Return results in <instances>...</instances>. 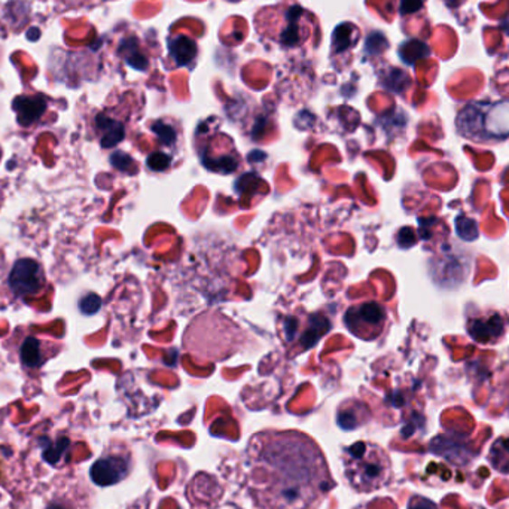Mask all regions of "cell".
I'll list each match as a JSON object with an SVG mask.
<instances>
[{
	"instance_id": "cell-1",
	"label": "cell",
	"mask_w": 509,
	"mask_h": 509,
	"mask_svg": "<svg viewBox=\"0 0 509 509\" xmlns=\"http://www.w3.org/2000/svg\"><path fill=\"white\" fill-rule=\"evenodd\" d=\"M249 488L258 508L316 509L334 487L319 447L299 432H262L249 446Z\"/></svg>"
},
{
	"instance_id": "cell-2",
	"label": "cell",
	"mask_w": 509,
	"mask_h": 509,
	"mask_svg": "<svg viewBox=\"0 0 509 509\" xmlns=\"http://www.w3.org/2000/svg\"><path fill=\"white\" fill-rule=\"evenodd\" d=\"M343 463L347 480L358 492H375L391 481V462L388 453L372 442L361 441L345 447Z\"/></svg>"
},
{
	"instance_id": "cell-3",
	"label": "cell",
	"mask_w": 509,
	"mask_h": 509,
	"mask_svg": "<svg viewBox=\"0 0 509 509\" xmlns=\"http://www.w3.org/2000/svg\"><path fill=\"white\" fill-rule=\"evenodd\" d=\"M460 133L472 139H499L509 136V103H476L467 106L457 118Z\"/></svg>"
},
{
	"instance_id": "cell-4",
	"label": "cell",
	"mask_w": 509,
	"mask_h": 509,
	"mask_svg": "<svg viewBox=\"0 0 509 509\" xmlns=\"http://www.w3.org/2000/svg\"><path fill=\"white\" fill-rule=\"evenodd\" d=\"M6 285L14 297L32 298L43 294L47 289V274L38 261L23 258L14 264Z\"/></svg>"
},
{
	"instance_id": "cell-5",
	"label": "cell",
	"mask_w": 509,
	"mask_h": 509,
	"mask_svg": "<svg viewBox=\"0 0 509 509\" xmlns=\"http://www.w3.org/2000/svg\"><path fill=\"white\" fill-rule=\"evenodd\" d=\"M60 352L59 343L50 338L27 335L18 347V356L27 370H39Z\"/></svg>"
},
{
	"instance_id": "cell-6",
	"label": "cell",
	"mask_w": 509,
	"mask_h": 509,
	"mask_svg": "<svg viewBox=\"0 0 509 509\" xmlns=\"http://www.w3.org/2000/svg\"><path fill=\"white\" fill-rule=\"evenodd\" d=\"M130 472V459L126 455H105L91 467V480L99 485H117Z\"/></svg>"
},
{
	"instance_id": "cell-7",
	"label": "cell",
	"mask_w": 509,
	"mask_h": 509,
	"mask_svg": "<svg viewBox=\"0 0 509 509\" xmlns=\"http://www.w3.org/2000/svg\"><path fill=\"white\" fill-rule=\"evenodd\" d=\"M13 109L17 114L18 124L25 128L38 124L48 109V99L43 94H23L15 98Z\"/></svg>"
},
{
	"instance_id": "cell-8",
	"label": "cell",
	"mask_w": 509,
	"mask_h": 509,
	"mask_svg": "<svg viewBox=\"0 0 509 509\" xmlns=\"http://www.w3.org/2000/svg\"><path fill=\"white\" fill-rule=\"evenodd\" d=\"M386 313L384 308L377 303H365L359 307L352 308L345 315V324L350 331H353L359 325H365L363 328H382Z\"/></svg>"
},
{
	"instance_id": "cell-9",
	"label": "cell",
	"mask_w": 509,
	"mask_h": 509,
	"mask_svg": "<svg viewBox=\"0 0 509 509\" xmlns=\"http://www.w3.org/2000/svg\"><path fill=\"white\" fill-rule=\"evenodd\" d=\"M504 329H505V324L499 315L490 316L487 319L472 320L469 324V333L480 343H487L492 338L501 337Z\"/></svg>"
},
{
	"instance_id": "cell-10",
	"label": "cell",
	"mask_w": 509,
	"mask_h": 509,
	"mask_svg": "<svg viewBox=\"0 0 509 509\" xmlns=\"http://www.w3.org/2000/svg\"><path fill=\"white\" fill-rule=\"evenodd\" d=\"M304 15V9L299 6H292L287 9L285 15V25H283L282 33L278 36V41L287 47H294L297 43L301 42V18Z\"/></svg>"
},
{
	"instance_id": "cell-11",
	"label": "cell",
	"mask_w": 509,
	"mask_h": 509,
	"mask_svg": "<svg viewBox=\"0 0 509 509\" xmlns=\"http://www.w3.org/2000/svg\"><path fill=\"white\" fill-rule=\"evenodd\" d=\"M96 127L100 133V144L103 147H114L124 139V126L115 121L108 115L100 114L96 117Z\"/></svg>"
},
{
	"instance_id": "cell-12",
	"label": "cell",
	"mask_w": 509,
	"mask_h": 509,
	"mask_svg": "<svg viewBox=\"0 0 509 509\" xmlns=\"http://www.w3.org/2000/svg\"><path fill=\"white\" fill-rule=\"evenodd\" d=\"M197 52V43L188 36H177L170 41V55L177 66H190Z\"/></svg>"
},
{
	"instance_id": "cell-13",
	"label": "cell",
	"mask_w": 509,
	"mask_h": 509,
	"mask_svg": "<svg viewBox=\"0 0 509 509\" xmlns=\"http://www.w3.org/2000/svg\"><path fill=\"white\" fill-rule=\"evenodd\" d=\"M488 460L492 463L493 469L501 474H509V438L502 437L490 447Z\"/></svg>"
},
{
	"instance_id": "cell-14",
	"label": "cell",
	"mask_w": 509,
	"mask_h": 509,
	"mask_svg": "<svg viewBox=\"0 0 509 509\" xmlns=\"http://www.w3.org/2000/svg\"><path fill=\"white\" fill-rule=\"evenodd\" d=\"M119 54L136 71H142L144 72V71H146L147 66H149V61L140 52L139 45H137V41L135 38H127L122 41L121 47H119Z\"/></svg>"
},
{
	"instance_id": "cell-15",
	"label": "cell",
	"mask_w": 509,
	"mask_h": 509,
	"mask_svg": "<svg viewBox=\"0 0 509 509\" xmlns=\"http://www.w3.org/2000/svg\"><path fill=\"white\" fill-rule=\"evenodd\" d=\"M430 50L425 42H421L419 39H410L407 42L402 43L400 48V57L404 63L414 66L419 60L429 57Z\"/></svg>"
},
{
	"instance_id": "cell-16",
	"label": "cell",
	"mask_w": 509,
	"mask_h": 509,
	"mask_svg": "<svg viewBox=\"0 0 509 509\" xmlns=\"http://www.w3.org/2000/svg\"><path fill=\"white\" fill-rule=\"evenodd\" d=\"M329 329V322L324 316L316 315L310 317V324L306 333L303 334L304 349H310L317 343L320 335Z\"/></svg>"
},
{
	"instance_id": "cell-17",
	"label": "cell",
	"mask_w": 509,
	"mask_h": 509,
	"mask_svg": "<svg viewBox=\"0 0 509 509\" xmlns=\"http://www.w3.org/2000/svg\"><path fill=\"white\" fill-rule=\"evenodd\" d=\"M354 25L344 23V24L338 25L335 32H334L333 47L335 52H344L349 48L353 47L358 38H352L353 34Z\"/></svg>"
},
{
	"instance_id": "cell-18",
	"label": "cell",
	"mask_w": 509,
	"mask_h": 509,
	"mask_svg": "<svg viewBox=\"0 0 509 509\" xmlns=\"http://www.w3.org/2000/svg\"><path fill=\"white\" fill-rule=\"evenodd\" d=\"M456 231L459 234L463 240H476L478 237V225L474 219L465 218V216H457L456 219Z\"/></svg>"
},
{
	"instance_id": "cell-19",
	"label": "cell",
	"mask_w": 509,
	"mask_h": 509,
	"mask_svg": "<svg viewBox=\"0 0 509 509\" xmlns=\"http://www.w3.org/2000/svg\"><path fill=\"white\" fill-rule=\"evenodd\" d=\"M391 80H393V84L389 87V90L395 91V93H402L410 82L409 76L405 75L404 72H401L398 69H391V72L384 80V85L389 84Z\"/></svg>"
},
{
	"instance_id": "cell-20",
	"label": "cell",
	"mask_w": 509,
	"mask_h": 509,
	"mask_svg": "<svg viewBox=\"0 0 509 509\" xmlns=\"http://www.w3.org/2000/svg\"><path fill=\"white\" fill-rule=\"evenodd\" d=\"M152 130L158 136V139L163 145H173L176 142V131L172 126H167L165 122H156Z\"/></svg>"
},
{
	"instance_id": "cell-21",
	"label": "cell",
	"mask_w": 509,
	"mask_h": 509,
	"mask_svg": "<svg viewBox=\"0 0 509 509\" xmlns=\"http://www.w3.org/2000/svg\"><path fill=\"white\" fill-rule=\"evenodd\" d=\"M170 163V156L165 152H156V154H151V156H147L146 165L149 169L154 170V172H163V170L167 169L169 167Z\"/></svg>"
},
{
	"instance_id": "cell-22",
	"label": "cell",
	"mask_w": 509,
	"mask_h": 509,
	"mask_svg": "<svg viewBox=\"0 0 509 509\" xmlns=\"http://www.w3.org/2000/svg\"><path fill=\"white\" fill-rule=\"evenodd\" d=\"M100 307L101 299L99 295L89 294L80 299V308L84 315H94V313H98L100 310Z\"/></svg>"
},
{
	"instance_id": "cell-23",
	"label": "cell",
	"mask_w": 509,
	"mask_h": 509,
	"mask_svg": "<svg viewBox=\"0 0 509 509\" xmlns=\"http://www.w3.org/2000/svg\"><path fill=\"white\" fill-rule=\"evenodd\" d=\"M112 165L117 167V169L122 170V172H130L133 169V160H131V156H127L124 152H115L112 158Z\"/></svg>"
},
{
	"instance_id": "cell-24",
	"label": "cell",
	"mask_w": 509,
	"mask_h": 509,
	"mask_svg": "<svg viewBox=\"0 0 509 509\" xmlns=\"http://www.w3.org/2000/svg\"><path fill=\"white\" fill-rule=\"evenodd\" d=\"M423 8V0H401L400 11L402 15L417 13Z\"/></svg>"
},
{
	"instance_id": "cell-25",
	"label": "cell",
	"mask_w": 509,
	"mask_h": 509,
	"mask_svg": "<svg viewBox=\"0 0 509 509\" xmlns=\"http://www.w3.org/2000/svg\"><path fill=\"white\" fill-rule=\"evenodd\" d=\"M409 509H439L434 502L421 496H412L409 502Z\"/></svg>"
},
{
	"instance_id": "cell-26",
	"label": "cell",
	"mask_w": 509,
	"mask_h": 509,
	"mask_svg": "<svg viewBox=\"0 0 509 509\" xmlns=\"http://www.w3.org/2000/svg\"><path fill=\"white\" fill-rule=\"evenodd\" d=\"M285 329H287V331L291 329V334L287 335V340H294L295 331L298 329V320L295 319V317H289V319L287 320V326H285Z\"/></svg>"
},
{
	"instance_id": "cell-27",
	"label": "cell",
	"mask_w": 509,
	"mask_h": 509,
	"mask_svg": "<svg viewBox=\"0 0 509 509\" xmlns=\"http://www.w3.org/2000/svg\"><path fill=\"white\" fill-rule=\"evenodd\" d=\"M5 271H6V258H5V253L0 250V278H4Z\"/></svg>"
},
{
	"instance_id": "cell-28",
	"label": "cell",
	"mask_w": 509,
	"mask_h": 509,
	"mask_svg": "<svg viewBox=\"0 0 509 509\" xmlns=\"http://www.w3.org/2000/svg\"><path fill=\"white\" fill-rule=\"evenodd\" d=\"M501 29L505 30L506 33H509V18L502 23Z\"/></svg>"
}]
</instances>
